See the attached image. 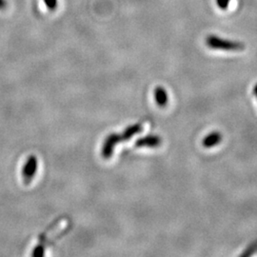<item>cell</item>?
Listing matches in <instances>:
<instances>
[{"label": "cell", "instance_id": "11", "mask_svg": "<svg viewBox=\"0 0 257 257\" xmlns=\"http://www.w3.org/2000/svg\"><path fill=\"white\" fill-rule=\"evenodd\" d=\"M254 93H255V95L257 96V85L255 86V88H254Z\"/></svg>", "mask_w": 257, "mask_h": 257}, {"label": "cell", "instance_id": "10", "mask_svg": "<svg viewBox=\"0 0 257 257\" xmlns=\"http://www.w3.org/2000/svg\"><path fill=\"white\" fill-rule=\"evenodd\" d=\"M7 1L6 0H0V11L5 10L7 8Z\"/></svg>", "mask_w": 257, "mask_h": 257}, {"label": "cell", "instance_id": "5", "mask_svg": "<svg viewBox=\"0 0 257 257\" xmlns=\"http://www.w3.org/2000/svg\"><path fill=\"white\" fill-rule=\"evenodd\" d=\"M221 140H222V136L220 134L217 132H214L203 139L202 145L205 148L213 147V146H216Z\"/></svg>", "mask_w": 257, "mask_h": 257}, {"label": "cell", "instance_id": "9", "mask_svg": "<svg viewBox=\"0 0 257 257\" xmlns=\"http://www.w3.org/2000/svg\"><path fill=\"white\" fill-rule=\"evenodd\" d=\"M230 0H216L218 7L222 10H226L229 6Z\"/></svg>", "mask_w": 257, "mask_h": 257}, {"label": "cell", "instance_id": "2", "mask_svg": "<svg viewBox=\"0 0 257 257\" xmlns=\"http://www.w3.org/2000/svg\"><path fill=\"white\" fill-rule=\"evenodd\" d=\"M37 166L38 161L37 157L35 156H29L25 165L22 169V177L24 183L30 184L33 181L35 175L37 174Z\"/></svg>", "mask_w": 257, "mask_h": 257}, {"label": "cell", "instance_id": "1", "mask_svg": "<svg viewBox=\"0 0 257 257\" xmlns=\"http://www.w3.org/2000/svg\"><path fill=\"white\" fill-rule=\"evenodd\" d=\"M206 43H207V46L212 50L235 52V51H242L245 49V45L241 42L224 39L216 36H209L206 39Z\"/></svg>", "mask_w": 257, "mask_h": 257}, {"label": "cell", "instance_id": "8", "mask_svg": "<svg viewBox=\"0 0 257 257\" xmlns=\"http://www.w3.org/2000/svg\"><path fill=\"white\" fill-rule=\"evenodd\" d=\"M44 255V248L42 246H37V248L34 249L33 256H43Z\"/></svg>", "mask_w": 257, "mask_h": 257}, {"label": "cell", "instance_id": "6", "mask_svg": "<svg viewBox=\"0 0 257 257\" xmlns=\"http://www.w3.org/2000/svg\"><path fill=\"white\" fill-rule=\"evenodd\" d=\"M155 95H156V100L158 104V106L160 107H165L168 103V94L166 92L164 88L162 87H157L155 92Z\"/></svg>", "mask_w": 257, "mask_h": 257}, {"label": "cell", "instance_id": "3", "mask_svg": "<svg viewBox=\"0 0 257 257\" xmlns=\"http://www.w3.org/2000/svg\"><path fill=\"white\" fill-rule=\"evenodd\" d=\"M161 138L151 136L146 138H140L136 142L137 147H157L161 144Z\"/></svg>", "mask_w": 257, "mask_h": 257}, {"label": "cell", "instance_id": "4", "mask_svg": "<svg viewBox=\"0 0 257 257\" xmlns=\"http://www.w3.org/2000/svg\"><path fill=\"white\" fill-rule=\"evenodd\" d=\"M142 130H143V127H142V125H140V124H137V125L131 126V127L126 128V131L124 132L123 135H116V137L118 138L117 140H118V142L128 140L130 138H133L136 134L140 133Z\"/></svg>", "mask_w": 257, "mask_h": 257}, {"label": "cell", "instance_id": "7", "mask_svg": "<svg viewBox=\"0 0 257 257\" xmlns=\"http://www.w3.org/2000/svg\"><path fill=\"white\" fill-rule=\"evenodd\" d=\"M44 3L50 11H55L57 8V0H44Z\"/></svg>", "mask_w": 257, "mask_h": 257}]
</instances>
